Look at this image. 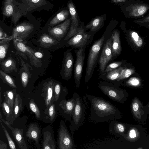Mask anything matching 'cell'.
I'll list each match as a JSON object with an SVG mask.
<instances>
[{
	"label": "cell",
	"instance_id": "cell-9",
	"mask_svg": "<svg viewBox=\"0 0 149 149\" xmlns=\"http://www.w3.org/2000/svg\"><path fill=\"white\" fill-rule=\"evenodd\" d=\"M112 41L111 36L106 40L100 54L98 63L100 74L104 72L108 63L113 59L112 51Z\"/></svg>",
	"mask_w": 149,
	"mask_h": 149
},
{
	"label": "cell",
	"instance_id": "cell-23",
	"mask_svg": "<svg viewBox=\"0 0 149 149\" xmlns=\"http://www.w3.org/2000/svg\"><path fill=\"white\" fill-rule=\"evenodd\" d=\"M124 68L120 67L104 74H100V77L102 79L113 84L119 77L121 71Z\"/></svg>",
	"mask_w": 149,
	"mask_h": 149
},
{
	"label": "cell",
	"instance_id": "cell-10",
	"mask_svg": "<svg viewBox=\"0 0 149 149\" xmlns=\"http://www.w3.org/2000/svg\"><path fill=\"white\" fill-rule=\"evenodd\" d=\"M72 49H68L64 53V57L60 71L62 78L68 80L72 76L74 58L72 52Z\"/></svg>",
	"mask_w": 149,
	"mask_h": 149
},
{
	"label": "cell",
	"instance_id": "cell-19",
	"mask_svg": "<svg viewBox=\"0 0 149 149\" xmlns=\"http://www.w3.org/2000/svg\"><path fill=\"white\" fill-rule=\"evenodd\" d=\"M56 143L53 133L49 130H46L43 133L42 148L43 149H55Z\"/></svg>",
	"mask_w": 149,
	"mask_h": 149
},
{
	"label": "cell",
	"instance_id": "cell-13",
	"mask_svg": "<svg viewBox=\"0 0 149 149\" xmlns=\"http://www.w3.org/2000/svg\"><path fill=\"white\" fill-rule=\"evenodd\" d=\"M75 104L74 97L68 100H61L58 104L62 116L67 120L71 121Z\"/></svg>",
	"mask_w": 149,
	"mask_h": 149
},
{
	"label": "cell",
	"instance_id": "cell-32",
	"mask_svg": "<svg viewBox=\"0 0 149 149\" xmlns=\"http://www.w3.org/2000/svg\"><path fill=\"white\" fill-rule=\"evenodd\" d=\"M11 36L0 41V62L4 59L7 52L10 40L13 39Z\"/></svg>",
	"mask_w": 149,
	"mask_h": 149
},
{
	"label": "cell",
	"instance_id": "cell-18",
	"mask_svg": "<svg viewBox=\"0 0 149 149\" xmlns=\"http://www.w3.org/2000/svg\"><path fill=\"white\" fill-rule=\"evenodd\" d=\"M111 37L113 39L112 45L113 57L116 58L120 54L121 50L119 32L117 30H114Z\"/></svg>",
	"mask_w": 149,
	"mask_h": 149
},
{
	"label": "cell",
	"instance_id": "cell-39",
	"mask_svg": "<svg viewBox=\"0 0 149 149\" xmlns=\"http://www.w3.org/2000/svg\"><path fill=\"white\" fill-rule=\"evenodd\" d=\"M121 61H115L113 62L106 66L104 72L100 74H104L111 71L120 66L122 64Z\"/></svg>",
	"mask_w": 149,
	"mask_h": 149
},
{
	"label": "cell",
	"instance_id": "cell-15",
	"mask_svg": "<svg viewBox=\"0 0 149 149\" xmlns=\"http://www.w3.org/2000/svg\"><path fill=\"white\" fill-rule=\"evenodd\" d=\"M15 48L17 52L24 59L27 60L26 56L33 59H37L34 54V51L30 47L26 46L23 40L15 38L13 39Z\"/></svg>",
	"mask_w": 149,
	"mask_h": 149
},
{
	"label": "cell",
	"instance_id": "cell-48",
	"mask_svg": "<svg viewBox=\"0 0 149 149\" xmlns=\"http://www.w3.org/2000/svg\"><path fill=\"white\" fill-rule=\"evenodd\" d=\"M138 22L140 23H147L149 22V15L147 17H146V18H145L144 19H143V20L138 21Z\"/></svg>",
	"mask_w": 149,
	"mask_h": 149
},
{
	"label": "cell",
	"instance_id": "cell-41",
	"mask_svg": "<svg viewBox=\"0 0 149 149\" xmlns=\"http://www.w3.org/2000/svg\"><path fill=\"white\" fill-rule=\"evenodd\" d=\"M1 125L2 127L6 137L7 139L9 146L10 148L12 149H16V148L15 144L10 136V134H9L8 132L6 127L3 125L2 124Z\"/></svg>",
	"mask_w": 149,
	"mask_h": 149
},
{
	"label": "cell",
	"instance_id": "cell-47",
	"mask_svg": "<svg viewBox=\"0 0 149 149\" xmlns=\"http://www.w3.org/2000/svg\"><path fill=\"white\" fill-rule=\"evenodd\" d=\"M34 54L36 57L38 58H41L43 57V54L39 52H34Z\"/></svg>",
	"mask_w": 149,
	"mask_h": 149
},
{
	"label": "cell",
	"instance_id": "cell-3",
	"mask_svg": "<svg viewBox=\"0 0 149 149\" xmlns=\"http://www.w3.org/2000/svg\"><path fill=\"white\" fill-rule=\"evenodd\" d=\"M104 34L94 42L89 49L87 58L84 82L88 83L92 76L98 62L101 50L106 39Z\"/></svg>",
	"mask_w": 149,
	"mask_h": 149
},
{
	"label": "cell",
	"instance_id": "cell-40",
	"mask_svg": "<svg viewBox=\"0 0 149 149\" xmlns=\"http://www.w3.org/2000/svg\"><path fill=\"white\" fill-rule=\"evenodd\" d=\"M29 106L31 110L34 113L36 118H39L41 115L40 111L33 99H31L30 101Z\"/></svg>",
	"mask_w": 149,
	"mask_h": 149
},
{
	"label": "cell",
	"instance_id": "cell-34",
	"mask_svg": "<svg viewBox=\"0 0 149 149\" xmlns=\"http://www.w3.org/2000/svg\"><path fill=\"white\" fill-rule=\"evenodd\" d=\"M142 104L136 98H134L132 103V109L133 114L137 118H141L142 112Z\"/></svg>",
	"mask_w": 149,
	"mask_h": 149
},
{
	"label": "cell",
	"instance_id": "cell-42",
	"mask_svg": "<svg viewBox=\"0 0 149 149\" xmlns=\"http://www.w3.org/2000/svg\"><path fill=\"white\" fill-rule=\"evenodd\" d=\"M141 81L138 77H133L130 78L126 83L127 85L137 87L141 84Z\"/></svg>",
	"mask_w": 149,
	"mask_h": 149
},
{
	"label": "cell",
	"instance_id": "cell-26",
	"mask_svg": "<svg viewBox=\"0 0 149 149\" xmlns=\"http://www.w3.org/2000/svg\"><path fill=\"white\" fill-rule=\"evenodd\" d=\"M125 129L124 125L116 121H111L109 124V132L111 134L113 135H123L125 132Z\"/></svg>",
	"mask_w": 149,
	"mask_h": 149
},
{
	"label": "cell",
	"instance_id": "cell-30",
	"mask_svg": "<svg viewBox=\"0 0 149 149\" xmlns=\"http://www.w3.org/2000/svg\"><path fill=\"white\" fill-rule=\"evenodd\" d=\"M16 91L13 89L11 90L3 92L4 101L9 106L11 110L13 113V107L15 97L16 95Z\"/></svg>",
	"mask_w": 149,
	"mask_h": 149
},
{
	"label": "cell",
	"instance_id": "cell-33",
	"mask_svg": "<svg viewBox=\"0 0 149 149\" xmlns=\"http://www.w3.org/2000/svg\"><path fill=\"white\" fill-rule=\"evenodd\" d=\"M21 97L17 94L15 97L13 107V115L14 120L19 116L22 109V100Z\"/></svg>",
	"mask_w": 149,
	"mask_h": 149
},
{
	"label": "cell",
	"instance_id": "cell-46",
	"mask_svg": "<svg viewBox=\"0 0 149 149\" xmlns=\"http://www.w3.org/2000/svg\"><path fill=\"white\" fill-rule=\"evenodd\" d=\"M7 148L6 144L2 141L1 140H0V149H7Z\"/></svg>",
	"mask_w": 149,
	"mask_h": 149
},
{
	"label": "cell",
	"instance_id": "cell-31",
	"mask_svg": "<svg viewBox=\"0 0 149 149\" xmlns=\"http://www.w3.org/2000/svg\"><path fill=\"white\" fill-rule=\"evenodd\" d=\"M70 13L67 10H63L54 17L49 24V26H53L65 20L68 17Z\"/></svg>",
	"mask_w": 149,
	"mask_h": 149
},
{
	"label": "cell",
	"instance_id": "cell-44",
	"mask_svg": "<svg viewBox=\"0 0 149 149\" xmlns=\"http://www.w3.org/2000/svg\"><path fill=\"white\" fill-rule=\"evenodd\" d=\"M136 131L134 129H132L129 132L128 135L130 138L133 139L135 138L137 136Z\"/></svg>",
	"mask_w": 149,
	"mask_h": 149
},
{
	"label": "cell",
	"instance_id": "cell-8",
	"mask_svg": "<svg viewBox=\"0 0 149 149\" xmlns=\"http://www.w3.org/2000/svg\"><path fill=\"white\" fill-rule=\"evenodd\" d=\"M2 13L7 17H11L12 21L15 25L22 15L19 9L17 0H4Z\"/></svg>",
	"mask_w": 149,
	"mask_h": 149
},
{
	"label": "cell",
	"instance_id": "cell-6",
	"mask_svg": "<svg viewBox=\"0 0 149 149\" xmlns=\"http://www.w3.org/2000/svg\"><path fill=\"white\" fill-rule=\"evenodd\" d=\"M93 35L86 33L83 26H80L77 32L68 40L66 43L67 47H70L72 49H79L85 45L91 44Z\"/></svg>",
	"mask_w": 149,
	"mask_h": 149
},
{
	"label": "cell",
	"instance_id": "cell-43",
	"mask_svg": "<svg viewBox=\"0 0 149 149\" xmlns=\"http://www.w3.org/2000/svg\"><path fill=\"white\" fill-rule=\"evenodd\" d=\"M48 113L49 118L50 121H53L56 115L55 106L54 104L52 103L49 107Z\"/></svg>",
	"mask_w": 149,
	"mask_h": 149
},
{
	"label": "cell",
	"instance_id": "cell-38",
	"mask_svg": "<svg viewBox=\"0 0 149 149\" xmlns=\"http://www.w3.org/2000/svg\"><path fill=\"white\" fill-rule=\"evenodd\" d=\"M130 34L131 38L135 45L138 47H141L143 44V40L138 34L135 32L132 31Z\"/></svg>",
	"mask_w": 149,
	"mask_h": 149
},
{
	"label": "cell",
	"instance_id": "cell-37",
	"mask_svg": "<svg viewBox=\"0 0 149 149\" xmlns=\"http://www.w3.org/2000/svg\"><path fill=\"white\" fill-rule=\"evenodd\" d=\"M135 71L133 68H124L121 71L120 75L116 81H120L127 78L134 74Z\"/></svg>",
	"mask_w": 149,
	"mask_h": 149
},
{
	"label": "cell",
	"instance_id": "cell-36",
	"mask_svg": "<svg viewBox=\"0 0 149 149\" xmlns=\"http://www.w3.org/2000/svg\"><path fill=\"white\" fill-rule=\"evenodd\" d=\"M0 78L2 81L13 88H16L17 86L14 80L3 71L0 70Z\"/></svg>",
	"mask_w": 149,
	"mask_h": 149
},
{
	"label": "cell",
	"instance_id": "cell-11",
	"mask_svg": "<svg viewBox=\"0 0 149 149\" xmlns=\"http://www.w3.org/2000/svg\"><path fill=\"white\" fill-rule=\"evenodd\" d=\"M71 22V18H69L55 27L49 26L48 32L49 35L60 42L61 39L65 38L67 35Z\"/></svg>",
	"mask_w": 149,
	"mask_h": 149
},
{
	"label": "cell",
	"instance_id": "cell-52",
	"mask_svg": "<svg viewBox=\"0 0 149 149\" xmlns=\"http://www.w3.org/2000/svg\"></svg>",
	"mask_w": 149,
	"mask_h": 149
},
{
	"label": "cell",
	"instance_id": "cell-25",
	"mask_svg": "<svg viewBox=\"0 0 149 149\" xmlns=\"http://www.w3.org/2000/svg\"><path fill=\"white\" fill-rule=\"evenodd\" d=\"M38 42L41 47L48 48L59 44L60 42L54 38L49 35L45 33L40 36Z\"/></svg>",
	"mask_w": 149,
	"mask_h": 149
},
{
	"label": "cell",
	"instance_id": "cell-7",
	"mask_svg": "<svg viewBox=\"0 0 149 149\" xmlns=\"http://www.w3.org/2000/svg\"><path fill=\"white\" fill-rule=\"evenodd\" d=\"M81 47L76 49L74 52L76 56L74 68V75L76 88H79L82 76L84 61L85 58V49L87 46Z\"/></svg>",
	"mask_w": 149,
	"mask_h": 149
},
{
	"label": "cell",
	"instance_id": "cell-20",
	"mask_svg": "<svg viewBox=\"0 0 149 149\" xmlns=\"http://www.w3.org/2000/svg\"><path fill=\"white\" fill-rule=\"evenodd\" d=\"M40 131L39 127L36 124H31L29 125L26 132V135L30 139L33 140L35 144H39Z\"/></svg>",
	"mask_w": 149,
	"mask_h": 149
},
{
	"label": "cell",
	"instance_id": "cell-17",
	"mask_svg": "<svg viewBox=\"0 0 149 149\" xmlns=\"http://www.w3.org/2000/svg\"><path fill=\"white\" fill-rule=\"evenodd\" d=\"M8 128L11 130L13 136L19 148L21 149H28L24 139L23 129L13 128L11 126Z\"/></svg>",
	"mask_w": 149,
	"mask_h": 149
},
{
	"label": "cell",
	"instance_id": "cell-51",
	"mask_svg": "<svg viewBox=\"0 0 149 149\" xmlns=\"http://www.w3.org/2000/svg\"><path fill=\"white\" fill-rule=\"evenodd\" d=\"M143 149V148H137V149Z\"/></svg>",
	"mask_w": 149,
	"mask_h": 149
},
{
	"label": "cell",
	"instance_id": "cell-5",
	"mask_svg": "<svg viewBox=\"0 0 149 149\" xmlns=\"http://www.w3.org/2000/svg\"><path fill=\"white\" fill-rule=\"evenodd\" d=\"M58 131V144L59 149H74L76 148L73 136L70 133L64 121L60 122Z\"/></svg>",
	"mask_w": 149,
	"mask_h": 149
},
{
	"label": "cell",
	"instance_id": "cell-50",
	"mask_svg": "<svg viewBox=\"0 0 149 149\" xmlns=\"http://www.w3.org/2000/svg\"><path fill=\"white\" fill-rule=\"evenodd\" d=\"M0 105H1L2 103V100H1V92L0 91Z\"/></svg>",
	"mask_w": 149,
	"mask_h": 149
},
{
	"label": "cell",
	"instance_id": "cell-21",
	"mask_svg": "<svg viewBox=\"0 0 149 149\" xmlns=\"http://www.w3.org/2000/svg\"><path fill=\"white\" fill-rule=\"evenodd\" d=\"M0 64L2 70L6 73H10L13 71H17L16 61L11 57L3 59L0 61Z\"/></svg>",
	"mask_w": 149,
	"mask_h": 149
},
{
	"label": "cell",
	"instance_id": "cell-49",
	"mask_svg": "<svg viewBox=\"0 0 149 149\" xmlns=\"http://www.w3.org/2000/svg\"><path fill=\"white\" fill-rule=\"evenodd\" d=\"M127 0H112V1L114 3L123 2Z\"/></svg>",
	"mask_w": 149,
	"mask_h": 149
},
{
	"label": "cell",
	"instance_id": "cell-1",
	"mask_svg": "<svg viewBox=\"0 0 149 149\" xmlns=\"http://www.w3.org/2000/svg\"><path fill=\"white\" fill-rule=\"evenodd\" d=\"M91 105L90 118L95 123L107 122L120 118L118 109L110 102L102 97L85 93Z\"/></svg>",
	"mask_w": 149,
	"mask_h": 149
},
{
	"label": "cell",
	"instance_id": "cell-24",
	"mask_svg": "<svg viewBox=\"0 0 149 149\" xmlns=\"http://www.w3.org/2000/svg\"><path fill=\"white\" fill-rule=\"evenodd\" d=\"M26 6V11L29 12L33 10L39 9L40 8L44 7L48 2L46 0H22Z\"/></svg>",
	"mask_w": 149,
	"mask_h": 149
},
{
	"label": "cell",
	"instance_id": "cell-2",
	"mask_svg": "<svg viewBox=\"0 0 149 149\" xmlns=\"http://www.w3.org/2000/svg\"><path fill=\"white\" fill-rule=\"evenodd\" d=\"M73 96L75 98V104L69 128L73 136L74 132L78 130L84 122L88 102L86 95L81 97L78 93L74 92Z\"/></svg>",
	"mask_w": 149,
	"mask_h": 149
},
{
	"label": "cell",
	"instance_id": "cell-16",
	"mask_svg": "<svg viewBox=\"0 0 149 149\" xmlns=\"http://www.w3.org/2000/svg\"><path fill=\"white\" fill-rule=\"evenodd\" d=\"M53 80L45 82L43 84L42 96L44 97L47 107H49L54 101V88L55 84Z\"/></svg>",
	"mask_w": 149,
	"mask_h": 149
},
{
	"label": "cell",
	"instance_id": "cell-29",
	"mask_svg": "<svg viewBox=\"0 0 149 149\" xmlns=\"http://www.w3.org/2000/svg\"><path fill=\"white\" fill-rule=\"evenodd\" d=\"M149 8L146 5L136 4L133 6L130 9V15L134 17H138L144 14Z\"/></svg>",
	"mask_w": 149,
	"mask_h": 149
},
{
	"label": "cell",
	"instance_id": "cell-22",
	"mask_svg": "<svg viewBox=\"0 0 149 149\" xmlns=\"http://www.w3.org/2000/svg\"><path fill=\"white\" fill-rule=\"evenodd\" d=\"M104 15L98 16L93 19L86 26V28L90 29L93 33L97 31L104 24Z\"/></svg>",
	"mask_w": 149,
	"mask_h": 149
},
{
	"label": "cell",
	"instance_id": "cell-35",
	"mask_svg": "<svg viewBox=\"0 0 149 149\" xmlns=\"http://www.w3.org/2000/svg\"><path fill=\"white\" fill-rule=\"evenodd\" d=\"M0 107L2 108L3 113L6 116V119L11 124H12L14 120V115L9 106L4 101L0 105Z\"/></svg>",
	"mask_w": 149,
	"mask_h": 149
},
{
	"label": "cell",
	"instance_id": "cell-14",
	"mask_svg": "<svg viewBox=\"0 0 149 149\" xmlns=\"http://www.w3.org/2000/svg\"><path fill=\"white\" fill-rule=\"evenodd\" d=\"M34 28L33 24L29 23L23 22L13 29L12 36L13 38L24 40L29 37Z\"/></svg>",
	"mask_w": 149,
	"mask_h": 149
},
{
	"label": "cell",
	"instance_id": "cell-45",
	"mask_svg": "<svg viewBox=\"0 0 149 149\" xmlns=\"http://www.w3.org/2000/svg\"><path fill=\"white\" fill-rule=\"evenodd\" d=\"M8 37L7 35L3 31L1 27H0V40H1Z\"/></svg>",
	"mask_w": 149,
	"mask_h": 149
},
{
	"label": "cell",
	"instance_id": "cell-12",
	"mask_svg": "<svg viewBox=\"0 0 149 149\" xmlns=\"http://www.w3.org/2000/svg\"><path fill=\"white\" fill-rule=\"evenodd\" d=\"M68 7L71 15V22L69 30L64 39L66 42L77 32L80 27L76 9L72 1L68 2Z\"/></svg>",
	"mask_w": 149,
	"mask_h": 149
},
{
	"label": "cell",
	"instance_id": "cell-28",
	"mask_svg": "<svg viewBox=\"0 0 149 149\" xmlns=\"http://www.w3.org/2000/svg\"><path fill=\"white\" fill-rule=\"evenodd\" d=\"M62 87L59 82L55 83L54 88V101L57 102L61 97L62 100H65L66 96L68 93V89L66 88L62 91Z\"/></svg>",
	"mask_w": 149,
	"mask_h": 149
},
{
	"label": "cell",
	"instance_id": "cell-4",
	"mask_svg": "<svg viewBox=\"0 0 149 149\" xmlns=\"http://www.w3.org/2000/svg\"><path fill=\"white\" fill-rule=\"evenodd\" d=\"M98 86L103 93L112 100L121 103L125 101L126 94L124 91L113 84L100 81Z\"/></svg>",
	"mask_w": 149,
	"mask_h": 149
},
{
	"label": "cell",
	"instance_id": "cell-27",
	"mask_svg": "<svg viewBox=\"0 0 149 149\" xmlns=\"http://www.w3.org/2000/svg\"><path fill=\"white\" fill-rule=\"evenodd\" d=\"M21 60L22 68L19 70L20 79L23 87L25 88L28 84L29 79L30 77V73L24 61L22 59Z\"/></svg>",
	"mask_w": 149,
	"mask_h": 149
}]
</instances>
